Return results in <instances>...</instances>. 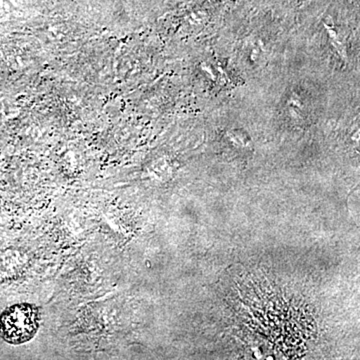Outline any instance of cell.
<instances>
[{
	"label": "cell",
	"mask_w": 360,
	"mask_h": 360,
	"mask_svg": "<svg viewBox=\"0 0 360 360\" xmlns=\"http://www.w3.org/2000/svg\"><path fill=\"white\" fill-rule=\"evenodd\" d=\"M39 326V311L28 303L13 305L0 316V335L11 345L27 342L35 335Z\"/></svg>",
	"instance_id": "cell-1"
},
{
	"label": "cell",
	"mask_w": 360,
	"mask_h": 360,
	"mask_svg": "<svg viewBox=\"0 0 360 360\" xmlns=\"http://www.w3.org/2000/svg\"><path fill=\"white\" fill-rule=\"evenodd\" d=\"M329 39L331 40V44H333V47L336 49V51L338 52L340 56H342L343 58L347 56V52H345V46L341 44L340 39H338V34L336 32H333V30H328Z\"/></svg>",
	"instance_id": "cell-2"
}]
</instances>
